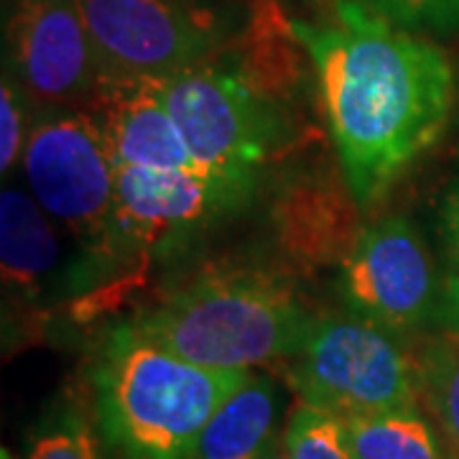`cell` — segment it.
<instances>
[{
	"mask_svg": "<svg viewBox=\"0 0 459 459\" xmlns=\"http://www.w3.org/2000/svg\"><path fill=\"white\" fill-rule=\"evenodd\" d=\"M291 23L312 62L340 171L360 207H373L442 138L455 108L452 65L365 0H334L325 23Z\"/></svg>",
	"mask_w": 459,
	"mask_h": 459,
	"instance_id": "1",
	"label": "cell"
},
{
	"mask_svg": "<svg viewBox=\"0 0 459 459\" xmlns=\"http://www.w3.org/2000/svg\"><path fill=\"white\" fill-rule=\"evenodd\" d=\"M250 373L184 360L120 325L92 370L100 431L120 459H192L202 429Z\"/></svg>",
	"mask_w": 459,
	"mask_h": 459,
	"instance_id": "2",
	"label": "cell"
},
{
	"mask_svg": "<svg viewBox=\"0 0 459 459\" xmlns=\"http://www.w3.org/2000/svg\"><path fill=\"white\" fill-rule=\"evenodd\" d=\"M314 316L294 286L261 268H212L181 283L131 325L184 360L220 370L291 360Z\"/></svg>",
	"mask_w": 459,
	"mask_h": 459,
	"instance_id": "3",
	"label": "cell"
},
{
	"mask_svg": "<svg viewBox=\"0 0 459 459\" xmlns=\"http://www.w3.org/2000/svg\"><path fill=\"white\" fill-rule=\"evenodd\" d=\"M159 92L192 153L246 197L294 146L289 105L253 80L228 47L159 77Z\"/></svg>",
	"mask_w": 459,
	"mask_h": 459,
	"instance_id": "4",
	"label": "cell"
},
{
	"mask_svg": "<svg viewBox=\"0 0 459 459\" xmlns=\"http://www.w3.org/2000/svg\"><path fill=\"white\" fill-rule=\"evenodd\" d=\"M21 166L31 197L82 250L90 273L135 255L120 222L113 146L95 115L66 110L39 120Z\"/></svg>",
	"mask_w": 459,
	"mask_h": 459,
	"instance_id": "5",
	"label": "cell"
},
{
	"mask_svg": "<svg viewBox=\"0 0 459 459\" xmlns=\"http://www.w3.org/2000/svg\"><path fill=\"white\" fill-rule=\"evenodd\" d=\"M289 377L301 403L337 419L419 409L413 355L395 332L352 312L316 316Z\"/></svg>",
	"mask_w": 459,
	"mask_h": 459,
	"instance_id": "6",
	"label": "cell"
},
{
	"mask_svg": "<svg viewBox=\"0 0 459 459\" xmlns=\"http://www.w3.org/2000/svg\"><path fill=\"white\" fill-rule=\"evenodd\" d=\"M108 77H169L243 29L220 0H77Z\"/></svg>",
	"mask_w": 459,
	"mask_h": 459,
	"instance_id": "7",
	"label": "cell"
},
{
	"mask_svg": "<svg viewBox=\"0 0 459 459\" xmlns=\"http://www.w3.org/2000/svg\"><path fill=\"white\" fill-rule=\"evenodd\" d=\"M5 69L36 100L92 113L105 66L77 0H16L5 23Z\"/></svg>",
	"mask_w": 459,
	"mask_h": 459,
	"instance_id": "8",
	"label": "cell"
},
{
	"mask_svg": "<svg viewBox=\"0 0 459 459\" xmlns=\"http://www.w3.org/2000/svg\"><path fill=\"white\" fill-rule=\"evenodd\" d=\"M344 307L377 327L403 334L421 327L437 304V271L424 238L406 217L362 228L340 265Z\"/></svg>",
	"mask_w": 459,
	"mask_h": 459,
	"instance_id": "9",
	"label": "cell"
},
{
	"mask_svg": "<svg viewBox=\"0 0 459 459\" xmlns=\"http://www.w3.org/2000/svg\"><path fill=\"white\" fill-rule=\"evenodd\" d=\"M358 210L342 174H296L281 186L271 212L281 255L301 271L342 265L362 232Z\"/></svg>",
	"mask_w": 459,
	"mask_h": 459,
	"instance_id": "10",
	"label": "cell"
},
{
	"mask_svg": "<svg viewBox=\"0 0 459 459\" xmlns=\"http://www.w3.org/2000/svg\"><path fill=\"white\" fill-rule=\"evenodd\" d=\"M59 225L21 189L0 195V263L3 283L26 301H36L59 276L65 250Z\"/></svg>",
	"mask_w": 459,
	"mask_h": 459,
	"instance_id": "11",
	"label": "cell"
},
{
	"mask_svg": "<svg viewBox=\"0 0 459 459\" xmlns=\"http://www.w3.org/2000/svg\"><path fill=\"white\" fill-rule=\"evenodd\" d=\"M281 409L276 380L250 373L202 429L192 459H265L281 439Z\"/></svg>",
	"mask_w": 459,
	"mask_h": 459,
	"instance_id": "12",
	"label": "cell"
},
{
	"mask_svg": "<svg viewBox=\"0 0 459 459\" xmlns=\"http://www.w3.org/2000/svg\"><path fill=\"white\" fill-rule=\"evenodd\" d=\"M340 424L355 459H449L419 409L350 416Z\"/></svg>",
	"mask_w": 459,
	"mask_h": 459,
	"instance_id": "13",
	"label": "cell"
},
{
	"mask_svg": "<svg viewBox=\"0 0 459 459\" xmlns=\"http://www.w3.org/2000/svg\"><path fill=\"white\" fill-rule=\"evenodd\" d=\"M411 355L419 403L437 421L446 457L459 459V332L429 337Z\"/></svg>",
	"mask_w": 459,
	"mask_h": 459,
	"instance_id": "14",
	"label": "cell"
},
{
	"mask_svg": "<svg viewBox=\"0 0 459 459\" xmlns=\"http://www.w3.org/2000/svg\"><path fill=\"white\" fill-rule=\"evenodd\" d=\"M291 459H355L344 444L342 424L327 411L299 403L283 429Z\"/></svg>",
	"mask_w": 459,
	"mask_h": 459,
	"instance_id": "15",
	"label": "cell"
},
{
	"mask_svg": "<svg viewBox=\"0 0 459 459\" xmlns=\"http://www.w3.org/2000/svg\"><path fill=\"white\" fill-rule=\"evenodd\" d=\"M26 459H98V449L80 413L62 411L33 431Z\"/></svg>",
	"mask_w": 459,
	"mask_h": 459,
	"instance_id": "16",
	"label": "cell"
},
{
	"mask_svg": "<svg viewBox=\"0 0 459 459\" xmlns=\"http://www.w3.org/2000/svg\"><path fill=\"white\" fill-rule=\"evenodd\" d=\"M26 90L5 69L0 84V171L8 177L21 161L29 143L26 133Z\"/></svg>",
	"mask_w": 459,
	"mask_h": 459,
	"instance_id": "17",
	"label": "cell"
},
{
	"mask_svg": "<svg viewBox=\"0 0 459 459\" xmlns=\"http://www.w3.org/2000/svg\"><path fill=\"white\" fill-rule=\"evenodd\" d=\"M373 11L401 29H459V0H365Z\"/></svg>",
	"mask_w": 459,
	"mask_h": 459,
	"instance_id": "18",
	"label": "cell"
},
{
	"mask_svg": "<svg viewBox=\"0 0 459 459\" xmlns=\"http://www.w3.org/2000/svg\"><path fill=\"white\" fill-rule=\"evenodd\" d=\"M442 222H444L446 243H449V247H452L455 258H459V181L452 186L449 197H446V202H444Z\"/></svg>",
	"mask_w": 459,
	"mask_h": 459,
	"instance_id": "19",
	"label": "cell"
},
{
	"mask_svg": "<svg viewBox=\"0 0 459 459\" xmlns=\"http://www.w3.org/2000/svg\"><path fill=\"white\" fill-rule=\"evenodd\" d=\"M446 316L452 329L459 332V271L446 283Z\"/></svg>",
	"mask_w": 459,
	"mask_h": 459,
	"instance_id": "20",
	"label": "cell"
},
{
	"mask_svg": "<svg viewBox=\"0 0 459 459\" xmlns=\"http://www.w3.org/2000/svg\"><path fill=\"white\" fill-rule=\"evenodd\" d=\"M265 459H291L289 449H286V444H283V437H281L279 442H276V446L265 455Z\"/></svg>",
	"mask_w": 459,
	"mask_h": 459,
	"instance_id": "21",
	"label": "cell"
},
{
	"mask_svg": "<svg viewBox=\"0 0 459 459\" xmlns=\"http://www.w3.org/2000/svg\"><path fill=\"white\" fill-rule=\"evenodd\" d=\"M309 3H322V0H309Z\"/></svg>",
	"mask_w": 459,
	"mask_h": 459,
	"instance_id": "22",
	"label": "cell"
}]
</instances>
